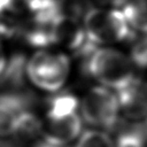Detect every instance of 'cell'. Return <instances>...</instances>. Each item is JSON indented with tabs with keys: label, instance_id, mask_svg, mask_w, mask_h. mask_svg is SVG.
Returning <instances> with one entry per match:
<instances>
[{
	"label": "cell",
	"instance_id": "obj_2",
	"mask_svg": "<svg viewBox=\"0 0 147 147\" xmlns=\"http://www.w3.org/2000/svg\"><path fill=\"white\" fill-rule=\"evenodd\" d=\"M82 18L86 36L97 48L101 45L132 41L135 38L123 13L118 10L90 8Z\"/></svg>",
	"mask_w": 147,
	"mask_h": 147
},
{
	"label": "cell",
	"instance_id": "obj_11",
	"mask_svg": "<svg viewBox=\"0 0 147 147\" xmlns=\"http://www.w3.org/2000/svg\"><path fill=\"white\" fill-rule=\"evenodd\" d=\"M76 147H114L109 135L103 131L90 130L81 135Z\"/></svg>",
	"mask_w": 147,
	"mask_h": 147
},
{
	"label": "cell",
	"instance_id": "obj_7",
	"mask_svg": "<svg viewBox=\"0 0 147 147\" xmlns=\"http://www.w3.org/2000/svg\"><path fill=\"white\" fill-rule=\"evenodd\" d=\"M81 128L82 122L76 111L59 118L47 119L42 130V138L54 145L65 146L78 136Z\"/></svg>",
	"mask_w": 147,
	"mask_h": 147
},
{
	"label": "cell",
	"instance_id": "obj_1",
	"mask_svg": "<svg viewBox=\"0 0 147 147\" xmlns=\"http://www.w3.org/2000/svg\"><path fill=\"white\" fill-rule=\"evenodd\" d=\"M82 70L86 76L117 91L136 78L130 57L111 48H97L93 51L82 60Z\"/></svg>",
	"mask_w": 147,
	"mask_h": 147
},
{
	"label": "cell",
	"instance_id": "obj_9",
	"mask_svg": "<svg viewBox=\"0 0 147 147\" xmlns=\"http://www.w3.org/2000/svg\"><path fill=\"white\" fill-rule=\"evenodd\" d=\"M122 13L134 32L147 34V0H129Z\"/></svg>",
	"mask_w": 147,
	"mask_h": 147
},
{
	"label": "cell",
	"instance_id": "obj_5",
	"mask_svg": "<svg viewBox=\"0 0 147 147\" xmlns=\"http://www.w3.org/2000/svg\"><path fill=\"white\" fill-rule=\"evenodd\" d=\"M35 103L34 94L27 89L0 93V136L12 135L18 117L32 109Z\"/></svg>",
	"mask_w": 147,
	"mask_h": 147
},
{
	"label": "cell",
	"instance_id": "obj_3",
	"mask_svg": "<svg viewBox=\"0 0 147 147\" xmlns=\"http://www.w3.org/2000/svg\"><path fill=\"white\" fill-rule=\"evenodd\" d=\"M70 63L67 55L61 52L40 50L27 61L26 75L36 87L55 92L68 78Z\"/></svg>",
	"mask_w": 147,
	"mask_h": 147
},
{
	"label": "cell",
	"instance_id": "obj_14",
	"mask_svg": "<svg viewBox=\"0 0 147 147\" xmlns=\"http://www.w3.org/2000/svg\"><path fill=\"white\" fill-rule=\"evenodd\" d=\"M7 56L5 53V49H3V45L1 41V37H0V75L5 70V66H7Z\"/></svg>",
	"mask_w": 147,
	"mask_h": 147
},
{
	"label": "cell",
	"instance_id": "obj_10",
	"mask_svg": "<svg viewBox=\"0 0 147 147\" xmlns=\"http://www.w3.org/2000/svg\"><path fill=\"white\" fill-rule=\"evenodd\" d=\"M146 142L147 124H138L120 132L116 147H145Z\"/></svg>",
	"mask_w": 147,
	"mask_h": 147
},
{
	"label": "cell",
	"instance_id": "obj_15",
	"mask_svg": "<svg viewBox=\"0 0 147 147\" xmlns=\"http://www.w3.org/2000/svg\"><path fill=\"white\" fill-rule=\"evenodd\" d=\"M0 147H25L22 143H18L16 141L14 142H7V141H1Z\"/></svg>",
	"mask_w": 147,
	"mask_h": 147
},
{
	"label": "cell",
	"instance_id": "obj_6",
	"mask_svg": "<svg viewBox=\"0 0 147 147\" xmlns=\"http://www.w3.org/2000/svg\"><path fill=\"white\" fill-rule=\"evenodd\" d=\"M118 93V103L125 118L138 122L147 118V82L135 78Z\"/></svg>",
	"mask_w": 147,
	"mask_h": 147
},
{
	"label": "cell",
	"instance_id": "obj_8",
	"mask_svg": "<svg viewBox=\"0 0 147 147\" xmlns=\"http://www.w3.org/2000/svg\"><path fill=\"white\" fill-rule=\"evenodd\" d=\"M78 108V98L69 92H61L47 100V119L59 118L76 113Z\"/></svg>",
	"mask_w": 147,
	"mask_h": 147
},
{
	"label": "cell",
	"instance_id": "obj_13",
	"mask_svg": "<svg viewBox=\"0 0 147 147\" xmlns=\"http://www.w3.org/2000/svg\"><path fill=\"white\" fill-rule=\"evenodd\" d=\"M97 1L110 8H117V7H123L129 0H97Z\"/></svg>",
	"mask_w": 147,
	"mask_h": 147
},
{
	"label": "cell",
	"instance_id": "obj_4",
	"mask_svg": "<svg viewBox=\"0 0 147 147\" xmlns=\"http://www.w3.org/2000/svg\"><path fill=\"white\" fill-rule=\"evenodd\" d=\"M81 113L89 124L113 130L118 124V98L105 87L92 88L81 102Z\"/></svg>",
	"mask_w": 147,
	"mask_h": 147
},
{
	"label": "cell",
	"instance_id": "obj_16",
	"mask_svg": "<svg viewBox=\"0 0 147 147\" xmlns=\"http://www.w3.org/2000/svg\"><path fill=\"white\" fill-rule=\"evenodd\" d=\"M145 124H147V118H146V123H145Z\"/></svg>",
	"mask_w": 147,
	"mask_h": 147
},
{
	"label": "cell",
	"instance_id": "obj_12",
	"mask_svg": "<svg viewBox=\"0 0 147 147\" xmlns=\"http://www.w3.org/2000/svg\"><path fill=\"white\" fill-rule=\"evenodd\" d=\"M130 60L138 68H147V34H140L138 39L133 42Z\"/></svg>",
	"mask_w": 147,
	"mask_h": 147
}]
</instances>
